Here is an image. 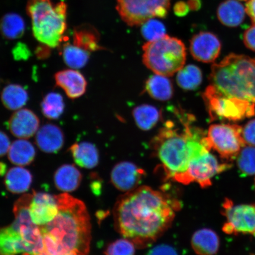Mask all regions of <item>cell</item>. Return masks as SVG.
<instances>
[{
    "label": "cell",
    "instance_id": "obj_2",
    "mask_svg": "<svg viewBox=\"0 0 255 255\" xmlns=\"http://www.w3.org/2000/svg\"><path fill=\"white\" fill-rule=\"evenodd\" d=\"M180 202L148 186H140L120 197L114 209L115 227L135 247L143 249L170 227Z\"/></svg>",
    "mask_w": 255,
    "mask_h": 255
},
{
    "label": "cell",
    "instance_id": "obj_42",
    "mask_svg": "<svg viewBox=\"0 0 255 255\" xmlns=\"http://www.w3.org/2000/svg\"><path fill=\"white\" fill-rule=\"evenodd\" d=\"M49 47H43L41 46L38 48L36 51V56L37 58L40 59H44L47 58L50 56V51L49 50Z\"/></svg>",
    "mask_w": 255,
    "mask_h": 255
},
{
    "label": "cell",
    "instance_id": "obj_3",
    "mask_svg": "<svg viewBox=\"0 0 255 255\" xmlns=\"http://www.w3.org/2000/svg\"><path fill=\"white\" fill-rule=\"evenodd\" d=\"M59 212L47 224L39 226L44 252L63 255L71 252L87 255L90 250L91 223L87 207L69 194L55 196Z\"/></svg>",
    "mask_w": 255,
    "mask_h": 255
},
{
    "label": "cell",
    "instance_id": "obj_34",
    "mask_svg": "<svg viewBox=\"0 0 255 255\" xmlns=\"http://www.w3.org/2000/svg\"><path fill=\"white\" fill-rule=\"evenodd\" d=\"M135 245L126 238L119 239L108 245L106 255H135Z\"/></svg>",
    "mask_w": 255,
    "mask_h": 255
},
{
    "label": "cell",
    "instance_id": "obj_46",
    "mask_svg": "<svg viewBox=\"0 0 255 255\" xmlns=\"http://www.w3.org/2000/svg\"><path fill=\"white\" fill-rule=\"evenodd\" d=\"M37 255H48L47 254L43 253Z\"/></svg>",
    "mask_w": 255,
    "mask_h": 255
},
{
    "label": "cell",
    "instance_id": "obj_27",
    "mask_svg": "<svg viewBox=\"0 0 255 255\" xmlns=\"http://www.w3.org/2000/svg\"><path fill=\"white\" fill-rule=\"evenodd\" d=\"M25 29L24 20L17 14H5L0 20V33L5 39H18L23 36Z\"/></svg>",
    "mask_w": 255,
    "mask_h": 255
},
{
    "label": "cell",
    "instance_id": "obj_31",
    "mask_svg": "<svg viewBox=\"0 0 255 255\" xmlns=\"http://www.w3.org/2000/svg\"><path fill=\"white\" fill-rule=\"evenodd\" d=\"M202 71L196 65L186 66L177 72V84L184 90H195L202 84Z\"/></svg>",
    "mask_w": 255,
    "mask_h": 255
},
{
    "label": "cell",
    "instance_id": "obj_30",
    "mask_svg": "<svg viewBox=\"0 0 255 255\" xmlns=\"http://www.w3.org/2000/svg\"><path fill=\"white\" fill-rule=\"evenodd\" d=\"M40 106L43 116L50 120L59 119L65 108L62 96L57 92H50L44 96Z\"/></svg>",
    "mask_w": 255,
    "mask_h": 255
},
{
    "label": "cell",
    "instance_id": "obj_33",
    "mask_svg": "<svg viewBox=\"0 0 255 255\" xmlns=\"http://www.w3.org/2000/svg\"><path fill=\"white\" fill-rule=\"evenodd\" d=\"M165 25L157 20L149 19L142 24L141 33L148 41H154L165 36Z\"/></svg>",
    "mask_w": 255,
    "mask_h": 255
},
{
    "label": "cell",
    "instance_id": "obj_29",
    "mask_svg": "<svg viewBox=\"0 0 255 255\" xmlns=\"http://www.w3.org/2000/svg\"><path fill=\"white\" fill-rule=\"evenodd\" d=\"M61 52L64 62L73 69L84 68L90 58L88 51L69 43L63 44Z\"/></svg>",
    "mask_w": 255,
    "mask_h": 255
},
{
    "label": "cell",
    "instance_id": "obj_21",
    "mask_svg": "<svg viewBox=\"0 0 255 255\" xmlns=\"http://www.w3.org/2000/svg\"><path fill=\"white\" fill-rule=\"evenodd\" d=\"M246 13V9L238 0H225L218 9L219 21L229 27H238L242 24Z\"/></svg>",
    "mask_w": 255,
    "mask_h": 255
},
{
    "label": "cell",
    "instance_id": "obj_20",
    "mask_svg": "<svg viewBox=\"0 0 255 255\" xmlns=\"http://www.w3.org/2000/svg\"><path fill=\"white\" fill-rule=\"evenodd\" d=\"M69 151L75 163L82 168L91 169L97 166L100 160L98 149L94 143L82 142L73 143Z\"/></svg>",
    "mask_w": 255,
    "mask_h": 255
},
{
    "label": "cell",
    "instance_id": "obj_41",
    "mask_svg": "<svg viewBox=\"0 0 255 255\" xmlns=\"http://www.w3.org/2000/svg\"><path fill=\"white\" fill-rule=\"evenodd\" d=\"M246 12L254 24H255V0H249L247 2Z\"/></svg>",
    "mask_w": 255,
    "mask_h": 255
},
{
    "label": "cell",
    "instance_id": "obj_15",
    "mask_svg": "<svg viewBox=\"0 0 255 255\" xmlns=\"http://www.w3.org/2000/svg\"><path fill=\"white\" fill-rule=\"evenodd\" d=\"M54 79L57 87L62 89L71 100L81 98L87 91V80L82 73L76 70H62L55 73Z\"/></svg>",
    "mask_w": 255,
    "mask_h": 255
},
{
    "label": "cell",
    "instance_id": "obj_1",
    "mask_svg": "<svg viewBox=\"0 0 255 255\" xmlns=\"http://www.w3.org/2000/svg\"><path fill=\"white\" fill-rule=\"evenodd\" d=\"M203 99L212 121L255 116V58L231 53L212 67Z\"/></svg>",
    "mask_w": 255,
    "mask_h": 255
},
{
    "label": "cell",
    "instance_id": "obj_14",
    "mask_svg": "<svg viewBox=\"0 0 255 255\" xmlns=\"http://www.w3.org/2000/svg\"><path fill=\"white\" fill-rule=\"evenodd\" d=\"M40 121L36 114L30 110L15 111L6 123L8 129L17 138L28 139L39 129Z\"/></svg>",
    "mask_w": 255,
    "mask_h": 255
},
{
    "label": "cell",
    "instance_id": "obj_18",
    "mask_svg": "<svg viewBox=\"0 0 255 255\" xmlns=\"http://www.w3.org/2000/svg\"><path fill=\"white\" fill-rule=\"evenodd\" d=\"M191 247L198 255H215L219 250L220 239L211 229H200L191 238Z\"/></svg>",
    "mask_w": 255,
    "mask_h": 255
},
{
    "label": "cell",
    "instance_id": "obj_17",
    "mask_svg": "<svg viewBox=\"0 0 255 255\" xmlns=\"http://www.w3.org/2000/svg\"><path fill=\"white\" fill-rule=\"evenodd\" d=\"M29 255L20 230L12 224L0 228V255Z\"/></svg>",
    "mask_w": 255,
    "mask_h": 255
},
{
    "label": "cell",
    "instance_id": "obj_9",
    "mask_svg": "<svg viewBox=\"0 0 255 255\" xmlns=\"http://www.w3.org/2000/svg\"><path fill=\"white\" fill-rule=\"evenodd\" d=\"M229 167L230 165L220 163L210 151L193 159L186 173L178 178L177 182L183 184L196 182L205 189L211 186L212 178L215 175L222 173Z\"/></svg>",
    "mask_w": 255,
    "mask_h": 255
},
{
    "label": "cell",
    "instance_id": "obj_47",
    "mask_svg": "<svg viewBox=\"0 0 255 255\" xmlns=\"http://www.w3.org/2000/svg\"><path fill=\"white\" fill-rule=\"evenodd\" d=\"M238 1H248L249 0H238Z\"/></svg>",
    "mask_w": 255,
    "mask_h": 255
},
{
    "label": "cell",
    "instance_id": "obj_8",
    "mask_svg": "<svg viewBox=\"0 0 255 255\" xmlns=\"http://www.w3.org/2000/svg\"><path fill=\"white\" fill-rule=\"evenodd\" d=\"M242 130V127L235 124H213L207 133L210 149L227 160L237 158L245 146Z\"/></svg>",
    "mask_w": 255,
    "mask_h": 255
},
{
    "label": "cell",
    "instance_id": "obj_44",
    "mask_svg": "<svg viewBox=\"0 0 255 255\" xmlns=\"http://www.w3.org/2000/svg\"><path fill=\"white\" fill-rule=\"evenodd\" d=\"M7 170V165L4 162H0V176L5 175Z\"/></svg>",
    "mask_w": 255,
    "mask_h": 255
},
{
    "label": "cell",
    "instance_id": "obj_23",
    "mask_svg": "<svg viewBox=\"0 0 255 255\" xmlns=\"http://www.w3.org/2000/svg\"><path fill=\"white\" fill-rule=\"evenodd\" d=\"M36 155V149L33 145L25 139L16 140L12 142L8 152L9 160L18 166L30 164L34 160Z\"/></svg>",
    "mask_w": 255,
    "mask_h": 255
},
{
    "label": "cell",
    "instance_id": "obj_11",
    "mask_svg": "<svg viewBox=\"0 0 255 255\" xmlns=\"http://www.w3.org/2000/svg\"><path fill=\"white\" fill-rule=\"evenodd\" d=\"M221 48L219 38L210 32H200L190 41L191 55L201 62H214L221 53Z\"/></svg>",
    "mask_w": 255,
    "mask_h": 255
},
{
    "label": "cell",
    "instance_id": "obj_19",
    "mask_svg": "<svg viewBox=\"0 0 255 255\" xmlns=\"http://www.w3.org/2000/svg\"><path fill=\"white\" fill-rule=\"evenodd\" d=\"M82 175L74 165L65 164L60 166L54 175V183L59 190L72 192L81 185Z\"/></svg>",
    "mask_w": 255,
    "mask_h": 255
},
{
    "label": "cell",
    "instance_id": "obj_32",
    "mask_svg": "<svg viewBox=\"0 0 255 255\" xmlns=\"http://www.w3.org/2000/svg\"><path fill=\"white\" fill-rule=\"evenodd\" d=\"M238 167L242 173L247 175L255 174V147L244 146L237 157Z\"/></svg>",
    "mask_w": 255,
    "mask_h": 255
},
{
    "label": "cell",
    "instance_id": "obj_38",
    "mask_svg": "<svg viewBox=\"0 0 255 255\" xmlns=\"http://www.w3.org/2000/svg\"><path fill=\"white\" fill-rule=\"evenodd\" d=\"M10 145V139H9L8 135L2 130H0V157L7 154Z\"/></svg>",
    "mask_w": 255,
    "mask_h": 255
},
{
    "label": "cell",
    "instance_id": "obj_4",
    "mask_svg": "<svg viewBox=\"0 0 255 255\" xmlns=\"http://www.w3.org/2000/svg\"><path fill=\"white\" fill-rule=\"evenodd\" d=\"M192 120L190 115L184 117L181 120L182 129L168 121L152 139V148L161 161L167 179L177 181L193 159L211 151L207 135L202 129L191 125Z\"/></svg>",
    "mask_w": 255,
    "mask_h": 255
},
{
    "label": "cell",
    "instance_id": "obj_28",
    "mask_svg": "<svg viewBox=\"0 0 255 255\" xmlns=\"http://www.w3.org/2000/svg\"><path fill=\"white\" fill-rule=\"evenodd\" d=\"M161 111L149 105H142L133 111L137 126L143 130H148L154 128L161 119Z\"/></svg>",
    "mask_w": 255,
    "mask_h": 255
},
{
    "label": "cell",
    "instance_id": "obj_43",
    "mask_svg": "<svg viewBox=\"0 0 255 255\" xmlns=\"http://www.w3.org/2000/svg\"><path fill=\"white\" fill-rule=\"evenodd\" d=\"M188 5L191 10H197L200 8L201 2L200 0H189Z\"/></svg>",
    "mask_w": 255,
    "mask_h": 255
},
{
    "label": "cell",
    "instance_id": "obj_16",
    "mask_svg": "<svg viewBox=\"0 0 255 255\" xmlns=\"http://www.w3.org/2000/svg\"><path fill=\"white\" fill-rule=\"evenodd\" d=\"M35 141L41 151L55 154L63 148L65 135L59 127L47 124L38 130Z\"/></svg>",
    "mask_w": 255,
    "mask_h": 255
},
{
    "label": "cell",
    "instance_id": "obj_36",
    "mask_svg": "<svg viewBox=\"0 0 255 255\" xmlns=\"http://www.w3.org/2000/svg\"><path fill=\"white\" fill-rule=\"evenodd\" d=\"M146 255H178L175 249L167 245H161L152 248Z\"/></svg>",
    "mask_w": 255,
    "mask_h": 255
},
{
    "label": "cell",
    "instance_id": "obj_25",
    "mask_svg": "<svg viewBox=\"0 0 255 255\" xmlns=\"http://www.w3.org/2000/svg\"><path fill=\"white\" fill-rule=\"evenodd\" d=\"M145 90L156 100L165 101L170 100L173 95V87L167 76L155 74L146 81Z\"/></svg>",
    "mask_w": 255,
    "mask_h": 255
},
{
    "label": "cell",
    "instance_id": "obj_45",
    "mask_svg": "<svg viewBox=\"0 0 255 255\" xmlns=\"http://www.w3.org/2000/svg\"><path fill=\"white\" fill-rule=\"evenodd\" d=\"M2 83V79H1V77H0V89H1Z\"/></svg>",
    "mask_w": 255,
    "mask_h": 255
},
{
    "label": "cell",
    "instance_id": "obj_6",
    "mask_svg": "<svg viewBox=\"0 0 255 255\" xmlns=\"http://www.w3.org/2000/svg\"><path fill=\"white\" fill-rule=\"evenodd\" d=\"M143 62L155 74L171 76L183 68L186 49L182 41L165 36L143 46Z\"/></svg>",
    "mask_w": 255,
    "mask_h": 255
},
{
    "label": "cell",
    "instance_id": "obj_26",
    "mask_svg": "<svg viewBox=\"0 0 255 255\" xmlns=\"http://www.w3.org/2000/svg\"><path fill=\"white\" fill-rule=\"evenodd\" d=\"M1 100L5 108L10 111L21 109L28 100V92L18 84H9L2 89Z\"/></svg>",
    "mask_w": 255,
    "mask_h": 255
},
{
    "label": "cell",
    "instance_id": "obj_7",
    "mask_svg": "<svg viewBox=\"0 0 255 255\" xmlns=\"http://www.w3.org/2000/svg\"><path fill=\"white\" fill-rule=\"evenodd\" d=\"M117 9L130 26L142 25L154 17L164 18L171 0H117Z\"/></svg>",
    "mask_w": 255,
    "mask_h": 255
},
{
    "label": "cell",
    "instance_id": "obj_35",
    "mask_svg": "<svg viewBox=\"0 0 255 255\" xmlns=\"http://www.w3.org/2000/svg\"><path fill=\"white\" fill-rule=\"evenodd\" d=\"M242 138L245 145L255 147V120H252L242 127Z\"/></svg>",
    "mask_w": 255,
    "mask_h": 255
},
{
    "label": "cell",
    "instance_id": "obj_22",
    "mask_svg": "<svg viewBox=\"0 0 255 255\" xmlns=\"http://www.w3.org/2000/svg\"><path fill=\"white\" fill-rule=\"evenodd\" d=\"M33 176L29 171L23 167H12L8 170L5 177V186L9 192L21 194L30 189Z\"/></svg>",
    "mask_w": 255,
    "mask_h": 255
},
{
    "label": "cell",
    "instance_id": "obj_37",
    "mask_svg": "<svg viewBox=\"0 0 255 255\" xmlns=\"http://www.w3.org/2000/svg\"><path fill=\"white\" fill-rule=\"evenodd\" d=\"M244 42L248 49L255 52V24L245 31Z\"/></svg>",
    "mask_w": 255,
    "mask_h": 255
},
{
    "label": "cell",
    "instance_id": "obj_39",
    "mask_svg": "<svg viewBox=\"0 0 255 255\" xmlns=\"http://www.w3.org/2000/svg\"><path fill=\"white\" fill-rule=\"evenodd\" d=\"M13 56L16 60H26L30 56V52L26 47L18 46L14 49Z\"/></svg>",
    "mask_w": 255,
    "mask_h": 255
},
{
    "label": "cell",
    "instance_id": "obj_13",
    "mask_svg": "<svg viewBox=\"0 0 255 255\" xmlns=\"http://www.w3.org/2000/svg\"><path fill=\"white\" fill-rule=\"evenodd\" d=\"M58 212L55 196L33 191L30 206V215L34 225L41 226L47 224L55 219Z\"/></svg>",
    "mask_w": 255,
    "mask_h": 255
},
{
    "label": "cell",
    "instance_id": "obj_12",
    "mask_svg": "<svg viewBox=\"0 0 255 255\" xmlns=\"http://www.w3.org/2000/svg\"><path fill=\"white\" fill-rule=\"evenodd\" d=\"M145 174L144 170L132 162H121L112 170L111 180L118 190L127 193L138 187Z\"/></svg>",
    "mask_w": 255,
    "mask_h": 255
},
{
    "label": "cell",
    "instance_id": "obj_40",
    "mask_svg": "<svg viewBox=\"0 0 255 255\" xmlns=\"http://www.w3.org/2000/svg\"><path fill=\"white\" fill-rule=\"evenodd\" d=\"M189 10V5L183 1L178 2L174 7V13L178 16H180V17L187 14Z\"/></svg>",
    "mask_w": 255,
    "mask_h": 255
},
{
    "label": "cell",
    "instance_id": "obj_24",
    "mask_svg": "<svg viewBox=\"0 0 255 255\" xmlns=\"http://www.w3.org/2000/svg\"><path fill=\"white\" fill-rule=\"evenodd\" d=\"M99 40L98 31L90 25H79L73 30V44L89 52L104 49L99 44Z\"/></svg>",
    "mask_w": 255,
    "mask_h": 255
},
{
    "label": "cell",
    "instance_id": "obj_10",
    "mask_svg": "<svg viewBox=\"0 0 255 255\" xmlns=\"http://www.w3.org/2000/svg\"><path fill=\"white\" fill-rule=\"evenodd\" d=\"M222 214L227 219L223 227L227 234H251L255 237V205L235 206L226 199L223 204Z\"/></svg>",
    "mask_w": 255,
    "mask_h": 255
},
{
    "label": "cell",
    "instance_id": "obj_5",
    "mask_svg": "<svg viewBox=\"0 0 255 255\" xmlns=\"http://www.w3.org/2000/svg\"><path fill=\"white\" fill-rule=\"evenodd\" d=\"M27 12L35 38L50 48L60 46L67 29V5L51 0H28Z\"/></svg>",
    "mask_w": 255,
    "mask_h": 255
}]
</instances>
